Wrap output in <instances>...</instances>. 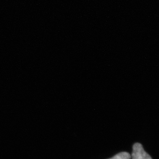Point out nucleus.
Returning <instances> with one entry per match:
<instances>
[{
	"label": "nucleus",
	"instance_id": "2",
	"mask_svg": "<svg viewBox=\"0 0 159 159\" xmlns=\"http://www.w3.org/2000/svg\"><path fill=\"white\" fill-rule=\"evenodd\" d=\"M131 156L127 152H121L109 159H130Z\"/></svg>",
	"mask_w": 159,
	"mask_h": 159
},
{
	"label": "nucleus",
	"instance_id": "1",
	"mask_svg": "<svg viewBox=\"0 0 159 159\" xmlns=\"http://www.w3.org/2000/svg\"><path fill=\"white\" fill-rule=\"evenodd\" d=\"M132 159H152L150 156L144 150L142 144L136 143L133 147Z\"/></svg>",
	"mask_w": 159,
	"mask_h": 159
}]
</instances>
